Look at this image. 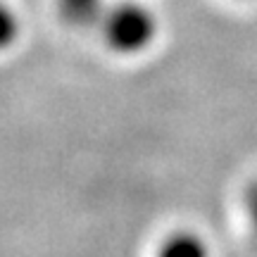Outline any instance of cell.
Masks as SVG:
<instances>
[{
    "label": "cell",
    "mask_w": 257,
    "mask_h": 257,
    "mask_svg": "<svg viewBox=\"0 0 257 257\" xmlns=\"http://www.w3.org/2000/svg\"><path fill=\"white\" fill-rule=\"evenodd\" d=\"M102 36L114 53L134 55L146 50L157 36V19L153 10L136 0L117 3L102 12Z\"/></svg>",
    "instance_id": "1"
},
{
    "label": "cell",
    "mask_w": 257,
    "mask_h": 257,
    "mask_svg": "<svg viewBox=\"0 0 257 257\" xmlns=\"http://www.w3.org/2000/svg\"><path fill=\"white\" fill-rule=\"evenodd\" d=\"M155 257H210V248L198 233L176 231L160 243Z\"/></svg>",
    "instance_id": "2"
},
{
    "label": "cell",
    "mask_w": 257,
    "mask_h": 257,
    "mask_svg": "<svg viewBox=\"0 0 257 257\" xmlns=\"http://www.w3.org/2000/svg\"><path fill=\"white\" fill-rule=\"evenodd\" d=\"M57 5L72 24H88L93 19H100L105 12L102 0H57Z\"/></svg>",
    "instance_id": "3"
},
{
    "label": "cell",
    "mask_w": 257,
    "mask_h": 257,
    "mask_svg": "<svg viewBox=\"0 0 257 257\" xmlns=\"http://www.w3.org/2000/svg\"><path fill=\"white\" fill-rule=\"evenodd\" d=\"M19 36V19L10 5L0 3V50L10 48Z\"/></svg>",
    "instance_id": "4"
},
{
    "label": "cell",
    "mask_w": 257,
    "mask_h": 257,
    "mask_svg": "<svg viewBox=\"0 0 257 257\" xmlns=\"http://www.w3.org/2000/svg\"><path fill=\"white\" fill-rule=\"evenodd\" d=\"M248 214H250V221H252V226L257 229V184L250 186L248 191Z\"/></svg>",
    "instance_id": "5"
}]
</instances>
